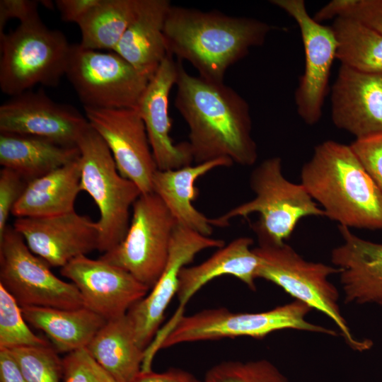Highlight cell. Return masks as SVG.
I'll use <instances>...</instances> for the list:
<instances>
[{
    "label": "cell",
    "instance_id": "cell-8",
    "mask_svg": "<svg viewBox=\"0 0 382 382\" xmlns=\"http://www.w3.org/2000/svg\"><path fill=\"white\" fill-rule=\"evenodd\" d=\"M311 310L298 300L260 313H233L226 308L203 310L181 317L167 333L160 349L226 337L261 339L284 329L337 335L335 330L307 321L305 318Z\"/></svg>",
    "mask_w": 382,
    "mask_h": 382
},
{
    "label": "cell",
    "instance_id": "cell-12",
    "mask_svg": "<svg viewBox=\"0 0 382 382\" xmlns=\"http://www.w3.org/2000/svg\"><path fill=\"white\" fill-rule=\"evenodd\" d=\"M270 4L290 16L297 23L305 54V66L294 93L296 112L308 125L318 123L329 92L332 64L337 59V41L331 26L316 22L303 0H271Z\"/></svg>",
    "mask_w": 382,
    "mask_h": 382
},
{
    "label": "cell",
    "instance_id": "cell-1",
    "mask_svg": "<svg viewBox=\"0 0 382 382\" xmlns=\"http://www.w3.org/2000/svg\"><path fill=\"white\" fill-rule=\"evenodd\" d=\"M175 87V106L187 125L196 164L219 158L244 166L256 162L250 106L243 96L224 82L189 74L180 61Z\"/></svg>",
    "mask_w": 382,
    "mask_h": 382
},
{
    "label": "cell",
    "instance_id": "cell-39",
    "mask_svg": "<svg viewBox=\"0 0 382 382\" xmlns=\"http://www.w3.org/2000/svg\"><path fill=\"white\" fill-rule=\"evenodd\" d=\"M132 382H199L191 374L178 369H171L165 372L156 373L140 371Z\"/></svg>",
    "mask_w": 382,
    "mask_h": 382
},
{
    "label": "cell",
    "instance_id": "cell-24",
    "mask_svg": "<svg viewBox=\"0 0 382 382\" xmlns=\"http://www.w3.org/2000/svg\"><path fill=\"white\" fill-rule=\"evenodd\" d=\"M78 146L28 134L0 132V164L27 183L78 158Z\"/></svg>",
    "mask_w": 382,
    "mask_h": 382
},
{
    "label": "cell",
    "instance_id": "cell-35",
    "mask_svg": "<svg viewBox=\"0 0 382 382\" xmlns=\"http://www.w3.org/2000/svg\"><path fill=\"white\" fill-rule=\"evenodd\" d=\"M27 182L14 170L3 168L0 171V237L7 228L10 214L22 195Z\"/></svg>",
    "mask_w": 382,
    "mask_h": 382
},
{
    "label": "cell",
    "instance_id": "cell-25",
    "mask_svg": "<svg viewBox=\"0 0 382 382\" xmlns=\"http://www.w3.org/2000/svg\"><path fill=\"white\" fill-rule=\"evenodd\" d=\"M80 156L27 183L12 214L17 218L50 216L74 209L81 191Z\"/></svg>",
    "mask_w": 382,
    "mask_h": 382
},
{
    "label": "cell",
    "instance_id": "cell-14",
    "mask_svg": "<svg viewBox=\"0 0 382 382\" xmlns=\"http://www.w3.org/2000/svg\"><path fill=\"white\" fill-rule=\"evenodd\" d=\"M225 241L202 235L177 224L173 233L166 267L151 291L136 303L127 315L139 345L146 349L163 320L166 308L176 295L181 270L192 262L199 252L221 248Z\"/></svg>",
    "mask_w": 382,
    "mask_h": 382
},
{
    "label": "cell",
    "instance_id": "cell-41",
    "mask_svg": "<svg viewBox=\"0 0 382 382\" xmlns=\"http://www.w3.org/2000/svg\"><path fill=\"white\" fill-rule=\"evenodd\" d=\"M346 4L347 0H332L320 8L313 18L319 23L330 19L334 21L342 16Z\"/></svg>",
    "mask_w": 382,
    "mask_h": 382
},
{
    "label": "cell",
    "instance_id": "cell-2",
    "mask_svg": "<svg viewBox=\"0 0 382 382\" xmlns=\"http://www.w3.org/2000/svg\"><path fill=\"white\" fill-rule=\"evenodd\" d=\"M272 29L253 18L172 5L164 37L169 54L191 64L199 76L221 83L228 69L262 45Z\"/></svg>",
    "mask_w": 382,
    "mask_h": 382
},
{
    "label": "cell",
    "instance_id": "cell-42",
    "mask_svg": "<svg viewBox=\"0 0 382 382\" xmlns=\"http://www.w3.org/2000/svg\"><path fill=\"white\" fill-rule=\"evenodd\" d=\"M204 382H205V381H204Z\"/></svg>",
    "mask_w": 382,
    "mask_h": 382
},
{
    "label": "cell",
    "instance_id": "cell-13",
    "mask_svg": "<svg viewBox=\"0 0 382 382\" xmlns=\"http://www.w3.org/2000/svg\"><path fill=\"white\" fill-rule=\"evenodd\" d=\"M83 108L89 125L109 148L119 173L132 181L141 194L153 192L158 168L137 110Z\"/></svg>",
    "mask_w": 382,
    "mask_h": 382
},
{
    "label": "cell",
    "instance_id": "cell-40",
    "mask_svg": "<svg viewBox=\"0 0 382 382\" xmlns=\"http://www.w3.org/2000/svg\"><path fill=\"white\" fill-rule=\"evenodd\" d=\"M0 382H28L6 349H0Z\"/></svg>",
    "mask_w": 382,
    "mask_h": 382
},
{
    "label": "cell",
    "instance_id": "cell-38",
    "mask_svg": "<svg viewBox=\"0 0 382 382\" xmlns=\"http://www.w3.org/2000/svg\"><path fill=\"white\" fill-rule=\"evenodd\" d=\"M100 0H57L55 5L62 21L79 23Z\"/></svg>",
    "mask_w": 382,
    "mask_h": 382
},
{
    "label": "cell",
    "instance_id": "cell-9",
    "mask_svg": "<svg viewBox=\"0 0 382 382\" xmlns=\"http://www.w3.org/2000/svg\"><path fill=\"white\" fill-rule=\"evenodd\" d=\"M176 225L175 219L156 194H141L132 207L125 238L100 257L125 270L150 289L166 267Z\"/></svg>",
    "mask_w": 382,
    "mask_h": 382
},
{
    "label": "cell",
    "instance_id": "cell-17",
    "mask_svg": "<svg viewBox=\"0 0 382 382\" xmlns=\"http://www.w3.org/2000/svg\"><path fill=\"white\" fill-rule=\"evenodd\" d=\"M29 249L50 266L66 265L98 249L96 221L75 210L54 216L17 218L13 225Z\"/></svg>",
    "mask_w": 382,
    "mask_h": 382
},
{
    "label": "cell",
    "instance_id": "cell-5",
    "mask_svg": "<svg viewBox=\"0 0 382 382\" xmlns=\"http://www.w3.org/2000/svg\"><path fill=\"white\" fill-rule=\"evenodd\" d=\"M76 146L80 151L81 191L91 197L99 210L97 250L105 253L125 238L131 221L130 209L141 192L119 173L109 148L90 125Z\"/></svg>",
    "mask_w": 382,
    "mask_h": 382
},
{
    "label": "cell",
    "instance_id": "cell-36",
    "mask_svg": "<svg viewBox=\"0 0 382 382\" xmlns=\"http://www.w3.org/2000/svg\"><path fill=\"white\" fill-rule=\"evenodd\" d=\"M340 17L352 18L382 35V0H347Z\"/></svg>",
    "mask_w": 382,
    "mask_h": 382
},
{
    "label": "cell",
    "instance_id": "cell-33",
    "mask_svg": "<svg viewBox=\"0 0 382 382\" xmlns=\"http://www.w3.org/2000/svg\"><path fill=\"white\" fill-rule=\"evenodd\" d=\"M62 362L63 382H119L86 349L68 353Z\"/></svg>",
    "mask_w": 382,
    "mask_h": 382
},
{
    "label": "cell",
    "instance_id": "cell-23",
    "mask_svg": "<svg viewBox=\"0 0 382 382\" xmlns=\"http://www.w3.org/2000/svg\"><path fill=\"white\" fill-rule=\"evenodd\" d=\"M233 162L219 158L195 166L155 173L152 191L166 204L178 224L202 235L210 236L213 232V219L205 216L193 205L197 196L195 184L200 177L219 167H229Z\"/></svg>",
    "mask_w": 382,
    "mask_h": 382
},
{
    "label": "cell",
    "instance_id": "cell-10",
    "mask_svg": "<svg viewBox=\"0 0 382 382\" xmlns=\"http://www.w3.org/2000/svg\"><path fill=\"white\" fill-rule=\"evenodd\" d=\"M65 76L83 108H137L150 79L115 52L71 45Z\"/></svg>",
    "mask_w": 382,
    "mask_h": 382
},
{
    "label": "cell",
    "instance_id": "cell-16",
    "mask_svg": "<svg viewBox=\"0 0 382 382\" xmlns=\"http://www.w3.org/2000/svg\"><path fill=\"white\" fill-rule=\"evenodd\" d=\"M88 125L76 109L55 102L41 88L13 96L0 106V132L33 135L77 146Z\"/></svg>",
    "mask_w": 382,
    "mask_h": 382
},
{
    "label": "cell",
    "instance_id": "cell-18",
    "mask_svg": "<svg viewBox=\"0 0 382 382\" xmlns=\"http://www.w3.org/2000/svg\"><path fill=\"white\" fill-rule=\"evenodd\" d=\"M330 103L334 125L355 139L382 133V74L340 64Z\"/></svg>",
    "mask_w": 382,
    "mask_h": 382
},
{
    "label": "cell",
    "instance_id": "cell-20",
    "mask_svg": "<svg viewBox=\"0 0 382 382\" xmlns=\"http://www.w3.org/2000/svg\"><path fill=\"white\" fill-rule=\"evenodd\" d=\"M253 240L250 237H239L227 245L219 248L203 262L191 267H184L179 274L176 296L178 308L170 321L159 330L164 337L175 323L183 316V309L187 301L203 286L211 280L223 276L236 277L248 288L255 290V279L260 265V258L251 246Z\"/></svg>",
    "mask_w": 382,
    "mask_h": 382
},
{
    "label": "cell",
    "instance_id": "cell-27",
    "mask_svg": "<svg viewBox=\"0 0 382 382\" xmlns=\"http://www.w3.org/2000/svg\"><path fill=\"white\" fill-rule=\"evenodd\" d=\"M85 349L119 382H132L141 370L145 350L127 314L107 320Z\"/></svg>",
    "mask_w": 382,
    "mask_h": 382
},
{
    "label": "cell",
    "instance_id": "cell-30",
    "mask_svg": "<svg viewBox=\"0 0 382 382\" xmlns=\"http://www.w3.org/2000/svg\"><path fill=\"white\" fill-rule=\"evenodd\" d=\"M25 321L19 303L0 284V349L49 345L34 334Z\"/></svg>",
    "mask_w": 382,
    "mask_h": 382
},
{
    "label": "cell",
    "instance_id": "cell-22",
    "mask_svg": "<svg viewBox=\"0 0 382 382\" xmlns=\"http://www.w3.org/2000/svg\"><path fill=\"white\" fill-rule=\"evenodd\" d=\"M168 0H138L135 16L115 50L151 79L168 56L164 27Z\"/></svg>",
    "mask_w": 382,
    "mask_h": 382
},
{
    "label": "cell",
    "instance_id": "cell-7",
    "mask_svg": "<svg viewBox=\"0 0 382 382\" xmlns=\"http://www.w3.org/2000/svg\"><path fill=\"white\" fill-rule=\"evenodd\" d=\"M253 248L260 258L257 278L264 279L282 288L300 301L329 317L340 329L347 345L354 350L369 349V340L355 339L341 313L339 294L328 277L340 270L321 262L304 260L285 242L281 244L258 241Z\"/></svg>",
    "mask_w": 382,
    "mask_h": 382
},
{
    "label": "cell",
    "instance_id": "cell-11",
    "mask_svg": "<svg viewBox=\"0 0 382 382\" xmlns=\"http://www.w3.org/2000/svg\"><path fill=\"white\" fill-rule=\"evenodd\" d=\"M11 226L0 237V284L21 306L74 309L85 306L74 284L54 274Z\"/></svg>",
    "mask_w": 382,
    "mask_h": 382
},
{
    "label": "cell",
    "instance_id": "cell-3",
    "mask_svg": "<svg viewBox=\"0 0 382 382\" xmlns=\"http://www.w3.org/2000/svg\"><path fill=\"white\" fill-rule=\"evenodd\" d=\"M301 179L325 216L349 228L382 229V192L350 145L327 140L316 146Z\"/></svg>",
    "mask_w": 382,
    "mask_h": 382
},
{
    "label": "cell",
    "instance_id": "cell-21",
    "mask_svg": "<svg viewBox=\"0 0 382 382\" xmlns=\"http://www.w3.org/2000/svg\"><path fill=\"white\" fill-rule=\"evenodd\" d=\"M343 243L331 253L347 303L382 305V243L361 238L339 225Z\"/></svg>",
    "mask_w": 382,
    "mask_h": 382
},
{
    "label": "cell",
    "instance_id": "cell-32",
    "mask_svg": "<svg viewBox=\"0 0 382 382\" xmlns=\"http://www.w3.org/2000/svg\"><path fill=\"white\" fill-rule=\"evenodd\" d=\"M204 381L289 382L272 363L265 359L221 362L207 372Z\"/></svg>",
    "mask_w": 382,
    "mask_h": 382
},
{
    "label": "cell",
    "instance_id": "cell-19",
    "mask_svg": "<svg viewBox=\"0 0 382 382\" xmlns=\"http://www.w3.org/2000/svg\"><path fill=\"white\" fill-rule=\"evenodd\" d=\"M178 61L170 54L163 61L150 79L136 108L141 117L158 170L178 169L192 165L187 141L175 144L170 136L169 96L175 86Z\"/></svg>",
    "mask_w": 382,
    "mask_h": 382
},
{
    "label": "cell",
    "instance_id": "cell-37",
    "mask_svg": "<svg viewBox=\"0 0 382 382\" xmlns=\"http://www.w3.org/2000/svg\"><path fill=\"white\" fill-rule=\"evenodd\" d=\"M39 1L33 0H1L0 1V35L4 34L6 23L16 18L20 23H25L40 18Z\"/></svg>",
    "mask_w": 382,
    "mask_h": 382
},
{
    "label": "cell",
    "instance_id": "cell-4",
    "mask_svg": "<svg viewBox=\"0 0 382 382\" xmlns=\"http://www.w3.org/2000/svg\"><path fill=\"white\" fill-rule=\"evenodd\" d=\"M250 186L255 197L213 219L214 226L224 227L234 217L257 213L259 219L252 227L258 241L281 244L302 218L325 216L301 183H291L284 177L279 156L268 158L256 166L250 176Z\"/></svg>",
    "mask_w": 382,
    "mask_h": 382
},
{
    "label": "cell",
    "instance_id": "cell-26",
    "mask_svg": "<svg viewBox=\"0 0 382 382\" xmlns=\"http://www.w3.org/2000/svg\"><path fill=\"white\" fill-rule=\"evenodd\" d=\"M21 307L25 320L43 331L61 352L85 349L107 322L85 306L74 309Z\"/></svg>",
    "mask_w": 382,
    "mask_h": 382
},
{
    "label": "cell",
    "instance_id": "cell-6",
    "mask_svg": "<svg viewBox=\"0 0 382 382\" xmlns=\"http://www.w3.org/2000/svg\"><path fill=\"white\" fill-rule=\"evenodd\" d=\"M71 45L40 18L0 35V88L11 97L37 84L57 86L65 76Z\"/></svg>",
    "mask_w": 382,
    "mask_h": 382
},
{
    "label": "cell",
    "instance_id": "cell-28",
    "mask_svg": "<svg viewBox=\"0 0 382 382\" xmlns=\"http://www.w3.org/2000/svg\"><path fill=\"white\" fill-rule=\"evenodd\" d=\"M137 4L138 0H100L78 23L79 45L114 52L135 16Z\"/></svg>",
    "mask_w": 382,
    "mask_h": 382
},
{
    "label": "cell",
    "instance_id": "cell-34",
    "mask_svg": "<svg viewBox=\"0 0 382 382\" xmlns=\"http://www.w3.org/2000/svg\"><path fill=\"white\" fill-rule=\"evenodd\" d=\"M349 145L382 192V133L355 139Z\"/></svg>",
    "mask_w": 382,
    "mask_h": 382
},
{
    "label": "cell",
    "instance_id": "cell-29",
    "mask_svg": "<svg viewBox=\"0 0 382 382\" xmlns=\"http://www.w3.org/2000/svg\"><path fill=\"white\" fill-rule=\"evenodd\" d=\"M337 41L340 64L382 74V35L349 17H339L330 25Z\"/></svg>",
    "mask_w": 382,
    "mask_h": 382
},
{
    "label": "cell",
    "instance_id": "cell-15",
    "mask_svg": "<svg viewBox=\"0 0 382 382\" xmlns=\"http://www.w3.org/2000/svg\"><path fill=\"white\" fill-rule=\"evenodd\" d=\"M79 289L85 307L109 320L120 318L147 295L149 288L125 270L83 255L61 268Z\"/></svg>",
    "mask_w": 382,
    "mask_h": 382
},
{
    "label": "cell",
    "instance_id": "cell-31",
    "mask_svg": "<svg viewBox=\"0 0 382 382\" xmlns=\"http://www.w3.org/2000/svg\"><path fill=\"white\" fill-rule=\"evenodd\" d=\"M8 350L28 382H60L63 378L62 359L50 345Z\"/></svg>",
    "mask_w": 382,
    "mask_h": 382
}]
</instances>
